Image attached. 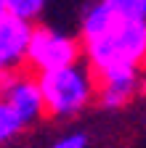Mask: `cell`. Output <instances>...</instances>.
Returning a JSON list of instances; mask_svg holds the SVG:
<instances>
[{"label":"cell","instance_id":"6da1fadb","mask_svg":"<svg viewBox=\"0 0 146 148\" xmlns=\"http://www.w3.org/2000/svg\"><path fill=\"white\" fill-rule=\"evenodd\" d=\"M88 69H109V66H138L146 64V37L143 18H122V21L98 40L82 42Z\"/></svg>","mask_w":146,"mask_h":148},{"label":"cell","instance_id":"7a4b0ae2","mask_svg":"<svg viewBox=\"0 0 146 148\" xmlns=\"http://www.w3.org/2000/svg\"><path fill=\"white\" fill-rule=\"evenodd\" d=\"M37 85L43 95V114H51V116L75 114L93 98L90 69L80 64L37 71Z\"/></svg>","mask_w":146,"mask_h":148},{"label":"cell","instance_id":"3957f363","mask_svg":"<svg viewBox=\"0 0 146 148\" xmlns=\"http://www.w3.org/2000/svg\"><path fill=\"white\" fill-rule=\"evenodd\" d=\"M82 56L80 40H72L66 34H59L48 27H32L29 42L24 50V66L32 71H45L66 64H77Z\"/></svg>","mask_w":146,"mask_h":148},{"label":"cell","instance_id":"277c9868","mask_svg":"<svg viewBox=\"0 0 146 148\" xmlns=\"http://www.w3.org/2000/svg\"><path fill=\"white\" fill-rule=\"evenodd\" d=\"M0 98H3L19 119L27 124L32 119H37L43 114V95L37 85V71L21 66H13L0 71Z\"/></svg>","mask_w":146,"mask_h":148},{"label":"cell","instance_id":"5b68a950","mask_svg":"<svg viewBox=\"0 0 146 148\" xmlns=\"http://www.w3.org/2000/svg\"><path fill=\"white\" fill-rule=\"evenodd\" d=\"M90 79H93V95L106 108L125 106L133 98L138 87V66H109V69H90Z\"/></svg>","mask_w":146,"mask_h":148},{"label":"cell","instance_id":"8992f818","mask_svg":"<svg viewBox=\"0 0 146 148\" xmlns=\"http://www.w3.org/2000/svg\"><path fill=\"white\" fill-rule=\"evenodd\" d=\"M29 32H32V24L27 18L11 16V13L0 16V71L24 64Z\"/></svg>","mask_w":146,"mask_h":148},{"label":"cell","instance_id":"52a82bcc","mask_svg":"<svg viewBox=\"0 0 146 148\" xmlns=\"http://www.w3.org/2000/svg\"><path fill=\"white\" fill-rule=\"evenodd\" d=\"M120 21H122V18H120L112 8H106L104 3L93 5V8L85 13V18H82V40H80V45H82V42H90V40H98V37H104V34H109Z\"/></svg>","mask_w":146,"mask_h":148},{"label":"cell","instance_id":"ba28073f","mask_svg":"<svg viewBox=\"0 0 146 148\" xmlns=\"http://www.w3.org/2000/svg\"><path fill=\"white\" fill-rule=\"evenodd\" d=\"M21 127H24V122L19 119V114H16L3 98H0V143L8 140V138H13Z\"/></svg>","mask_w":146,"mask_h":148},{"label":"cell","instance_id":"9c48e42d","mask_svg":"<svg viewBox=\"0 0 146 148\" xmlns=\"http://www.w3.org/2000/svg\"><path fill=\"white\" fill-rule=\"evenodd\" d=\"M6 3V13L11 16H19V18H27L32 21L35 16H37L45 5V0H3Z\"/></svg>","mask_w":146,"mask_h":148},{"label":"cell","instance_id":"30bf717a","mask_svg":"<svg viewBox=\"0 0 146 148\" xmlns=\"http://www.w3.org/2000/svg\"><path fill=\"white\" fill-rule=\"evenodd\" d=\"M106 8H112L120 18H143L141 0H101Z\"/></svg>","mask_w":146,"mask_h":148},{"label":"cell","instance_id":"8fae6325","mask_svg":"<svg viewBox=\"0 0 146 148\" xmlns=\"http://www.w3.org/2000/svg\"><path fill=\"white\" fill-rule=\"evenodd\" d=\"M53 148H88V138L85 135H69V138L59 140Z\"/></svg>","mask_w":146,"mask_h":148},{"label":"cell","instance_id":"7c38bea8","mask_svg":"<svg viewBox=\"0 0 146 148\" xmlns=\"http://www.w3.org/2000/svg\"><path fill=\"white\" fill-rule=\"evenodd\" d=\"M6 13V3H3V0H0V16H3Z\"/></svg>","mask_w":146,"mask_h":148},{"label":"cell","instance_id":"4fadbf2b","mask_svg":"<svg viewBox=\"0 0 146 148\" xmlns=\"http://www.w3.org/2000/svg\"><path fill=\"white\" fill-rule=\"evenodd\" d=\"M141 8H143V16H146V0H141Z\"/></svg>","mask_w":146,"mask_h":148},{"label":"cell","instance_id":"5bb4252c","mask_svg":"<svg viewBox=\"0 0 146 148\" xmlns=\"http://www.w3.org/2000/svg\"><path fill=\"white\" fill-rule=\"evenodd\" d=\"M146 18V16H143ZM143 37H146V21H143ZM143 69H146V64H143Z\"/></svg>","mask_w":146,"mask_h":148}]
</instances>
